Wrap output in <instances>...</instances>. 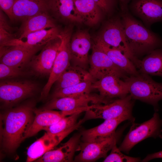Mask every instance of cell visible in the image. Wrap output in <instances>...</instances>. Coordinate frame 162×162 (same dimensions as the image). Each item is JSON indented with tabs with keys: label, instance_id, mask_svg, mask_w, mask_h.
Masks as SVG:
<instances>
[{
	"label": "cell",
	"instance_id": "obj_1",
	"mask_svg": "<svg viewBox=\"0 0 162 162\" xmlns=\"http://www.w3.org/2000/svg\"><path fill=\"white\" fill-rule=\"evenodd\" d=\"M34 104L29 102L9 109L0 115V142L5 152H14L26 139L34 119Z\"/></svg>",
	"mask_w": 162,
	"mask_h": 162
},
{
	"label": "cell",
	"instance_id": "obj_2",
	"mask_svg": "<svg viewBox=\"0 0 162 162\" xmlns=\"http://www.w3.org/2000/svg\"><path fill=\"white\" fill-rule=\"evenodd\" d=\"M120 14L126 40L135 58L139 59L155 50L162 48V39L158 34L134 18L129 11Z\"/></svg>",
	"mask_w": 162,
	"mask_h": 162
},
{
	"label": "cell",
	"instance_id": "obj_3",
	"mask_svg": "<svg viewBox=\"0 0 162 162\" xmlns=\"http://www.w3.org/2000/svg\"><path fill=\"white\" fill-rule=\"evenodd\" d=\"M124 80L133 99L152 105L155 112L159 110V102L162 100V82H157L150 75L140 73Z\"/></svg>",
	"mask_w": 162,
	"mask_h": 162
},
{
	"label": "cell",
	"instance_id": "obj_4",
	"mask_svg": "<svg viewBox=\"0 0 162 162\" xmlns=\"http://www.w3.org/2000/svg\"><path fill=\"white\" fill-rule=\"evenodd\" d=\"M162 119L155 112L150 119L141 123L132 122L130 130L118 147L128 153L136 144L149 137L162 138Z\"/></svg>",
	"mask_w": 162,
	"mask_h": 162
},
{
	"label": "cell",
	"instance_id": "obj_5",
	"mask_svg": "<svg viewBox=\"0 0 162 162\" xmlns=\"http://www.w3.org/2000/svg\"><path fill=\"white\" fill-rule=\"evenodd\" d=\"M95 40L120 50L132 62L135 66L137 64L139 59L134 56L127 44L121 14L120 16L112 18L106 22Z\"/></svg>",
	"mask_w": 162,
	"mask_h": 162
},
{
	"label": "cell",
	"instance_id": "obj_6",
	"mask_svg": "<svg viewBox=\"0 0 162 162\" xmlns=\"http://www.w3.org/2000/svg\"><path fill=\"white\" fill-rule=\"evenodd\" d=\"M113 99L105 98L91 93L80 95L52 98L41 109L57 110L73 113L86 111L91 107L90 104H106Z\"/></svg>",
	"mask_w": 162,
	"mask_h": 162
},
{
	"label": "cell",
	"instance_id": "obj_7",
	"mask_svg": "<svg viewBox=\"0 0 162 162\" xmlns=\"http://www.w3.org/2000/svg\"><path fill=\"white\" fill-rule=\"evenodd\" d=\"M129 94L124 98L113 99L106 104H92L86 112L82 119L84 121L89 119L101 118L104 120L113 118L123 115H132L134 101Z\"/></svg>",
	"mask_w": 162,
	"mask_h": 162
},
{
	"label": "cell",
	"instance_id": "obj_8",
	"mask_svg": "<svg viewBox=\"0 0 162 162\" xmlns=\"http://www.w3.org/2000/svg\"><path fill=\"white\" fill-rule=\"evenodd\" d=\"M71 31L70 28H66L61 31L58 35L61 40V44L48 80L41 92L40 98L42 99L47 97L53 84L70 65L69 46Z\"/></svg>",
	"mask_w": 162,
	"mask_h": 162
},
{
	"label": "cell",
	"instance_id": "obj_9",
	"mask_svg": "<svg viewBox=\"0 0 162 162\" xmlns=\"http://www.w3.org/2000/svg\"><path fill=\"white\" fill-rule=\"evenodd\" d=\"M38 88L37 84L29 80H1L0 82V102L4 106H11L33 95Z\"/></svg>",
	"mask_w": 162,
	"mask_h": 162
},
{
	"label": "cell",
	"instance_id": "obj_10",
	"mask_svg": "<svg viewBox=\"0 0 162 162\" xmlns=\"http://www.w3.org/2000/svg\"><path fill=\"white\" fill-rule=\"evenodd\" d=\"M89 59V72L93 81L109 74H115L124 80L129 76L116 65L102 50L94 44Z\"/></svg>",
	"mask_w": 162,
	"mask_h": 162
},
{
	"label": "cell",
	"instance_id": "obj_11",
	"mask_svg": "<svg viewBox=\"0 0 162 162\" xmlns=\"http://www.w3.org/2000/svg\"><path fill=\"white\" fill-rule=\"evenodd\" d=\"M115 133L112 135L98 140L82 142L80 143L78 151L79 153L75 158L76 162H93L105 158L108 152L117 142Z\"/></svg>",
	"mask_w": 162,
	"mask_h": 162
},
{
	"label": "cell",
	"instance_id": "obj_12",
	"mask_svg": "<svg viewBox=\"0 0 162 162\" xmlns=\"http://www.w3.org/2000/svg\"><path fill=\"white\" fill-rule=\"evenodd\" d=\"M44 46L27 47L16 45L0 46V63L22 69Z\"/></svg>",
	"mask_w": 162,
	"mask_h": 162
},
{
	"label": "cell",
	"instance_id": "obj_13",
	"mask_svg": "<svg viewBox=\"0 0 162 162\" xmlns=\"http://www.w3.org/2000/svg\"><path fill=\"white\" fill-rule=\"evenodd\" d=\"M61 43L59 37L50 40L38 54L32 57L29 64L35 73L41 76L50 75Z\"/></svg>",
	"mask_w": 162,
	"mask_h": 162
},
{
	"label": "cell",
	"instance_id": "obj_14",
	"mask_svg": "<svg viewBox=\"0 0 162 162\" xmlns=\"http://www.w3.org/2000/svg\"><path fill=\"white\" fill-rule=\"evenodd\" d=\"M128 8L149 28L154 23L162 22V0H131Z\"/></svg>",
	"mask_w": 162,
	"mask_h": 162
},
{
	"label": "cell",
	"instance_id": "obj_15",
	"mask_svg": "<svg viewBox=\"0 0 162 162\" xmlns=\"http://www.w3.org/2000/svg\"><path fill=\"white\" fill-rule=\"evenodd\" d=\"M79 127L76 124L62 133L52 134L46 132L41 137L32 143L28 148L26 162L36 160L46 152L52 149L70 134Z\"/></svg>",
	"mask_w": 162,
	"mask_h": 162
},
{
	"label": "cell",
	"instance_id": "obj_16",
	"mask_svg": "<svg viewBox=\"0 0 162 162\" xmlns=\"http://www.w3.org/2000/svg\"><path fill=\"white\" fill-rule=\"evenodd\" d=\"M92 88L97 90L100 96L109 99L122 98L129 94L126 82L115 74L107 75L93 81Z\"/></svg>",
	"mask_w": 162,
	"mask_h": 162
},
{
	"label": "cell",
	"instance_id": "obj_17",
	"mask_svg": "<svg viewBox=\"0 0 162 162\" xmlns=\"http://www.w3.org/2000/svg\"><path fill=\"white\" fill-rule=\"evenodd\" d=\"M91 46V37L87 32L79 31L73 36L69 48L71 62L74 65L85 69L88 63V53Z\"/></svg>",
	"mask_w": 162,
	"mask_h": 162
},
{
	"label": "cell",
	"instance_id": "obj_18",
	"mask_svg": "<svg viewBox=\"0 0 162 162\" xmlns=\"http://www.w3.org/2000/svg\"><path fill=\"white\" fill-rule=\"evenodd\" d=\"M127 120L133 122L135 119L133 115H123L105 120L96 127L83 130L81 132L82 142L98 140L111 136L115 133V130L119 124Z\"/></svg>",
	"mask_w": 162,
	"mask_h": 162
},
{
	"label": "cell",
	"instance_id": "obj_19",
	"mask_svg": "<svg viewBox=\"0 0 162 162\" xmlns=\"http://www.w3.org/2000/svg\"><path fill=\"white\" fill-rule=\"evenodd\" d=\"M51 0H15L13 20L22 22L39 14L50 11Z\"/></svg>",
	"mask_w": 162,
	"mask_h": 162
},
{
	"label": "cell",
	"instance_id": "obj_20",
	"mask_svg": "<svg viewBox=\"0 0 162 162\" xmlns=\"http://www.w3.org/2000/svg\"><path fill=\"white\" fill-rule=\"evenodd\" d=\"M81 135L77 134L58 148L51 150L36 160L39 162H61L73 161L76 151H78Z\"/></svg>",
	"mask_w": 162,
	"mask_h": 162
},
{
	"label": "cell",
	"instance_id": "obj_21",
	"mask_svg": "<svg viewBox=\"0 0 162 162\" xmlns=\"http://www.w3.org/2000/svg\"><path fill=\"white\" fill-rule=\"evenodd\" d=\"M33 122L27 131L26 139L33 136L39 131L57 122L64 117L72 115L70 112L34 108Z\"/></svg>",
	"mask_w": 162,
	"mask_h": 162
},
{
	"label": "cell",
	"instance_id": "obj_22",
	"mask_svg": "<svg viewBox=\"0 0 162 162\" xmlns=\"http://www.w3.org/2000/svg\"><path fill=\"white\" fill-rule=\"evenodd\" d=\"M61 31L56 26L48 30L31 33L22 38H14L0 46L22 45L27 47L44 46L50 40L58 37Z\"/></svg>",
	"mask_w": 162,
	"mask_h": 162
},
{
	"label": "cell",
	"instance_id": "obj_23",
	"mask_svg": "<svg viewBox=\"0 0 162 162\" xmlns=\"http://www.w3.org/2000/svg\"><path fill=\"white\" fill-rule=\"evenodd\" d=\"M22 22L18 32L15 33V38H22L31 33L56 26L48 11L29 17Z\"/></svg>",
	"mask_w": 162,
	"mask_h": 162
},
{
	"label": "cell",
	"instance_id": "obj_24",
	"mask_svg": "<svg viewBox=\"0 0 162 162\" xmlns=\"http://www.w3.org/2000/svg\"><path fill=\"white\" fill-rule=\"evenodd\" d=\"M94 44L106 53L113 63L129 76L139 73L134 63L120 50L107 46L95 40Z\"/></svg>",
	"mask_w": 162,
	"mask_h": 162
},
{
	"label": "cell",
	"instance_id": "obj_25",
	"mask_svg": "<svg viewBox=\"0 0 162 162\" xmlns=\"http://www.w3.org/2000/svg\"><path fill=\"white\" fill-rule=\"evenodd\" d=\"M91 80H92L89 71L81 67L70 65L55 82V90L71 86Z\"/></svg>",
	"mask_w": 162,
	"mask_h": 162
},
{
	"label": "cell",
	"instance_id": "obj_26",
	"mask_svg": "<svg viewBox=\"0 0 162 162\" xmlns=\"http://www.w3.org/2000/svg\"><path fill=\"white\" fill-rule=\"evenodd\" d=\"M76 10L83 21L89 25L98 23L104 13L93 0H74Z\"/></svg>",
	"mask_w": 162,
	"mask_h": 162
},
{
	"label": "cell",
	"instance_id": "obj_27",
	"mask_svg": "<svg viewBox=\"0 0 162 162\" xmlns=\"http://www.w3.org/2000/svg\"><path fill=\"white\" fill-rule=\"evenodd\" d=\"M136 67L140 73L162 78V48L155 50L140 59Z\"/></svg>",
	"mask_w": 162,
	"mask_h": 162
},
{
	"label": "cell",
	"instance_id": "obj_28",
	"mask_svg": "<svg viewBox=\"0 0 162 162\" xmlns=\"http://www.w3.org/2000/svg\"><path fill=\"white\" fill-rule=\"evenodd\" d=\"M50 11L63 20L83 23L76 10L74 0H51Z\"/></svg>",
	"mask_w": 162,
	"mask_h": 162
},
{
	"label": "cell",
	"instance_id": "obj_29",
	"mask_svg": "<svg viewBox=\"0 0 162 162\" xmlns=\"http://www.w3.org/2000/svg\"><path fill=\"white\" fill-rule=\"evenodd\" d=\"M92 80H88L69 87L55 90L52 98L73 97L90 93Z\"/></svg>",
	"mask_w": 162,
	"mask_h": 162
},
{
	"label": "cell",
	"instance_id": "obj_30",
	"mask_svg": "<svg viewBox=\"0 0 162 162\" xmlns=\"http://www.w3.org/2000/svg\"><path fill=\"white\" fill-rule=\"evenodd\" d=\"M81 112H77L63 117L57 122L45 129L47 132L56 134L64 132L74 126Z\"/></svg>",
	"mask_w": 162,
	"mask_h": 162
},
{
	"label": "cell",
	"instance_id": "obj_31",
	"mask_svg": "<svg viewBox=\"0 0 162 162\" xmlns=\"http://www.w3.org/2000/svg\"><path fill=\"white\" fill-rule=\"evenodd\" d=\"M116 142L115 143L110 153L105 158L103 162H137L140 161L139 158L129 156L123 154L117 147Z\"/></svg>",
	"mask_w": 162,
	"mask_h": 162
},
{
	"label": "cell",
	"instance_id": "obj_32",
	"mask_svg": "<svg viewBox=\"0 0 162 162\" xmlns=\"http://www.w3.org/2000/svg\"><path fill=\"white\" fill-rule=\"evenodd\" d=\"M27 74L22 69L0 63V78L1 80L23 76Z\"/></svg>",
	"mask_w": 162,
	"mask_h": 162
},
{
	"label": "cell",
	"instance_id": "obj_33",
	"mask_svg": "<svg viewBox=\"0 0 162 162\" xmlns=\"http://www.w3.org/2000/svg\"><path fill=\"white\" fill-rule=\"evenodd\" d=\"M102 10L106 14H110L116 4V0H93Z\"/></svg>",
	"mask_w": 162,
	"mask_h": 162
},
{
	"label": "cell",
	"instance_id": "obj_34",
	"mask_svg": "<svg viewBox=\"0 0 162 162\" xmlns=\"http://www.w3.org/2000/svg\"><path fill=\"white\" fill-rule=\"evenodd\" d=\"M15 0H0V9L13 20L12 12Z\"/></svg>",
	"mask_w": 162,
	"mask_h": 162
},
{
	"label": "cell",
	"instance_id": "obj_35",
	"mask_svg": "<svg viewBox=\"0 0 162 162\" xmlns=\"http://www.w3.org/2000/svg\"><path fill=\"white\" fill-rule=\"evenodd\" d=\"M0 28L2 29L11 34L17 28L10 26L8 24L2 11H0Z\"/></svg>",
	"mask_w": 162,
	"mask_h": 162
},
{
	"label": "cell",
	"instance_id": "obj_36",
	"mask_svg": "<svg viewBox=\"0 0 162 162\" xmlns=\"http://www.w3.org/2000/svg\"><path fill=\"white\" fill-rule=\"evenodd\" d=\"M156 158H162V150L148 154L142 160V161L147 162Z\"/></svg>",
	"mask_w": 162,
	"mask_h": 162
},
{
	"label": "cell",
	"instance_id": "obj_37",
	"mask_svg": "<svg viewBox=\"0 0 162 162\" xmlns=\"http://www.w3.org/2000/svg\"><path fill=\"white\" fill-rule=\"evenodd\" d=\"M121 12H125L129 11L128 5L131 0H118Z\"/></svg>",
	"mask_w": 162,
	"mask_h": 162
}]
</instances>
